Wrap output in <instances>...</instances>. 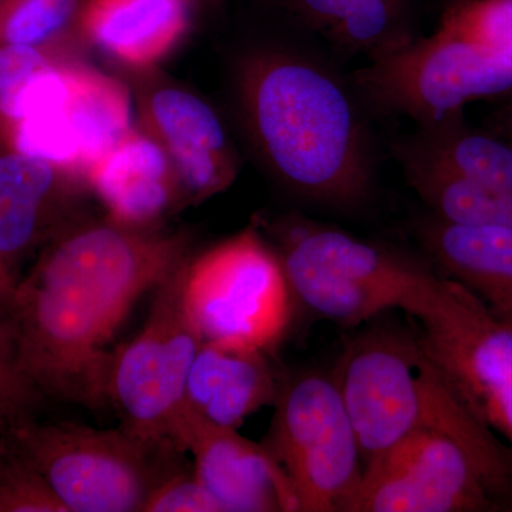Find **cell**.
Segmentation results:
<instances>
[{
  "label": "cell",
  "instance_id": "1",
  "mask_svg": "<svg viewBox=\"0 0 512 512\" xmlns=\"http://www.w3.org/2000/svg\"><path fill=\"white\" fill-rule=\"evenodd\" d=\"M184 232L79 221L46 244L8 303L19 360L42 394L101 409L114 336L185 259Z\"/></svg>",
  "mask_w": 512,
  "mask_h": 512
},
{
  "label": "cell",
  "instance_id": "2",
  "mask_svg": "<svg viewBox=\"0 0 512 512\" xmlns=\"http://www.w3.org/2000/svg\"><path fill=\"white\" fill-rule=\"evenodd\" d=\"M237 94L256 153L288 190L340 210L370 197L369 130L335 73L295 53L255 50L239 60Z\"/></svg>",
  "mask_w": 512,
  "mask_h": 512
},
{
  "label": "cell",
  "instance_id": "3",
  "mask_svg": "<svg viewBox=\"0 0 512 512\" xmlns=\"http://www.w3.org/2000/svg\"><path fill=\"white\" fill-rule=\"evenodd\" d=\"M293 299L342 328L406 308L430 269L402 254L299 217L268 228Z\"/></svg>",
  "mask_w": 512,
  "mask_h": 512
},
{
  "label": "cell",
  "instance_id": "4",
  "mask_svg": "<svg viewBox=\"0 0 512 512\" xmlns=\"http://www.w3.org/2000/svg\"><path fill=\"white\" fill-rule=\"evenodd\" d=\"M8 437L67 512L143 511L151 490L173 470L158 461L174 446H154L123 427L100 430L30 417L10 427Z\"/></svg>",
  "mask_w": 512,
  "mask_h": 512
},
{
  "label": "cell",
  "instance_id": "5",
  "mask_svg": "<svg viewBox=\"0 0 512 512\" xmlns=\"http://www.w3.org/2000/svg\"><path fill=\"white\" fill-rule=\"evenodd\" d=\"M404 313L424 353L471 412L512 450V320L448 278L431 275Z\"/></svg>",
  "mask_w": 512,
  "mask_h": 512
},
{
  "label": "cell",
  "instance_id": "6",
  "mask_svg": "<svg viewBox=\"0 0 512 512\" xmlns=\"http://www.w3.org/2000/svg\"><path fill=\"white\" fill-rule=\"evenodd\" d=\"M184 295L204 342L266 353L284 338L295 301L256 224L188 259Z\"/></svg>",
  "mask_w": 512,
  "mask_h": 512
},
{
  "label": "cell",
  "instance_id": "7",
  "mask_svg": "<svg viewBox=\"0 0 512 512\" xmlns=\"http://www.w3.org/2000/svg\"><path fill=\"white\" fill-rule=\"evenodd\" d=\"M188 259L154 289L143 329L111 357L107 397L120 427L154 446H174L188 376L204 343L185 303Z\"/></svg>",
  "mask_w": 512,
  "mask_h": 512
},
{
  "label": "cell",
  "instance_id": "8",
  "mask_svg": "<svg viewBox=\"0 0 512 512\" xmlns=\"http://www.w3.org/2000/svg\"><path fill=\"white\" fill-rule=\"evenodd\" d=\"M275 407L264 444L291 480L298 512H349L365 464L332 373L282 382Z\"/></svg>",
  "mask_w": 512,
  "mask_h": 512
},
{
  "label": "cell",
  "instance_id": "9",
  "mask_svg": "<svg viewBox=\"0 0 512 512\" xmlns=\"http://www.w3.org/2000/svg\"><path fill=\"white\" fill-rule=\"evenodd\" d=\"M353 79L370 103L423 126L470 101L512 92V63L439 28L370 57Z\"/></svg>",
  "mask_w": 512,
  "mask_h": 512
},
{
  "label": "cell",
  "instance_id": "10",
  "mask_svg": "<svg viewBox=\"0 0 512 512\" xmlns=\"http://www.w3.org/2000/svg\"><path fill=\"white\" fill-rule=\"evenodd\" d=\"M510 498L460 441L420 423L367 464L349 512H507Z\"/></svg>",
  "mask_w": 512,
  "mask_h": 512
},
{
  "label": "cell",
  "instance_id": "11",
  "mask_svg": "<svg viewBox=\"0 0 512 512\" xmlns=\"http://www.w3.org/2000/svg\"><path fill=\"white\" fill-rule=\"evenodd\" d=\"M423 362L417 329L392 323L366 326L340 353L332 376L365 467L419 426Z\"/></svg>",
  "mask_w": 512,
  "mask_h": 512
},
{
  "label": "cell",
  "instance_id": "12",
  "mask_svg": "<svg viewBox=\"0 0 512 512\" xmlns=\"http://www.w3.org/2000/svg\"><path fill=\"white\" fill-rule=\"evenodd\" d=\"M194 457L198 481L227 512L298 511L291 480L264 443L185 410L174 436Z\"/></svg>",
  "mask_w": 512,
  "mask_h": 512
},
{
  "label": "cell",
  "instance_id": "13",
  "mask_svg": "<svg viewBox=\"0 0 512 512\" xmlns=\"http://www.w3.org/2000/svg\"><path fill=\"white\" fill-rule=\"evenodd\" d=\"M144 131L170 157L184 204L201 202L227 190L238 161L220 117L204 100L175 86L141 96Z\"/></svg>",
  "mask_w": 512,
  "mask_h": 512
},
{
  "label": "cell",
  "instance_id": "14",
  "mask_svg": "<svg viewBox=\"0 0 512 512\" xmlns=\"http://www.w3.org/2000/svg\"><path fill=\"white\" fill-rule=\"evenodd\" d=\"M109 220L124 227L157 229L184 204L170 157L147 131L128 130L87 175Z\"/></svg>",
  "mask_w": 512,
  "mask_h": 512
},
{
  "label": "cell",
  "instance_id": "15",
  "mask_svg": "<svg viewBox=\"0 0 512 512\" xmlns=\"http://www.w3.org/2000/svg\"><path fill=\"white\" fill-rule=\"evenodd\" d=\"M192 0H86L82 39L136 70L163 62L187 35Z\"/></svg>",
  "mask_w": 512,
  "mask_h": 512
},
{
  "label": "cell",
  "instance_id": "16",
  "mask_svg": "<svg viewBox=\"0 0 512 512\" xmlns=\"http://www.w3.org/2000/svg\"><path fill=\"white\" fill-rule=\"evenodd\" d=\"M266 355L202 343L188 376L185 410L218 426L239 429L262 407L275 406L282 382Z\"/></svg>",
  "mask_w": 512,
  "mask_h": 512
},
{
  "label": "cell",
  "instance_id": "17",
  "mask_svg": "<svg viewBox=\"0 0 512 512\" xmlns=\"http://www.w3.org/2000/svg\"><path fill=\"white\" fill-rule=\"evenodd\" d=\"M416 232L448 279L512 320V228L453 224L433 215Z\"/></svg>",
  "mask_w": 512,
  "mask_h": 512
},
{
  "label": "cell",
  "instance_id": "18",
  "mask_svg": "<svg viewBox=\"0 0 512 512\" xmlns=\"http://www.w3.org/2000/svg\"><path fill=\"white\" fill-rule=\"evenodd\" d=\"M286 5L330 42L370 57L413 39L407 0H285Z\"/></svg>",
  "mask_w": 512,
  "mask_h": 512
},
{
  "label": "cell",
  "instance_id": "19",
  "mask_svg": "<svg viewBox=\"0 0 512 512\" xmlns=\"http://www.w3.org/2000/svg\"><path fill=\"white\" fill-rule=\"evenodd\" d=\"M397 151L410 187L433 215L453 224L512 228V191L458 177L407 143Z\"/></svg>",
  "mask_w": 512,
  "mask_h": 512
},
{
  "label": "cell",
  "instance_id": "20",
  "mask_svg": "<svg viewBox=\"0 0 512 512\" xmlns=\"http://www.w3.org/2000/svg\"><path fill=\"white\" fill-rule=\"evenodd\" d=\"M407 144L458 177L512 191V144L468 127L463 110L423 124Z\"/></svg>",
  "mask_w": 512,
  "mask_h": 512
},
{
  "label": "cell",
  "instance_id": "21",
  "mask_svg": "<svg viewBox=\"0 0 512 512\" xmlns=\"http://www.w3.org/2000/svg\"><path fill=\"white\" fill-rule=\"evenodd\" d=\"M69 93L64 109L82 143L87 175L104 154L131 130V104L126 87L107 74L69 60Z\"/></svg>",
  "mask_w": 512,
  "mask_h": 512
},
{
  "label": "cell",
  "instance_id": "22",
  "mask_svg": "<svg viewBox=\"0 0 512 512\" xmlns=\"http://www.w3.org/2000/svg\"><path fill=\"white\" fill-rule=\"evenodd\" d=\"M86 0H3L0 46L22 45L69 57L80 36L79 18Z\"/></svg>",
  "mask_w": 512,
  "mask_h": 512
},
{
  "label": "cell",
  "instance_id": "23",
  "mask_svg": "<svg viewBox=\"0 0 512 512\" xmlns=\"http://www.w3.org/2000/svg\"><path fill=\"white\" fill-rule=\"evenodd\" d=\"M82 181L42 158L0 151V198L77 211Z\"/></svg>",
  "mask_w": 512,
  "mask_h": 512
},
{
  "label": "cell",
  "instance_id": "24",
  "mask_svg": "<svg viewBox=\"0 0 512 512\" xmlns=\"http://www.w3.org/2000/svg\"><path fill=\"white\" fill-rule=\"evenodd\" d=\"M79 221L77 211L0 198V265L19 279L23 259Z\"/></svg>",
  "mask_w": 512,
  "mask_h": 512
},
{
  "label": "cell",
  "instance_id": "25",
  "mask_svg": "<svg viewBox=\"0 0 512 512\" xmlns=\"http://www.w3.org/2000/svg\"><path fill=\"white\" fill-rule=\"evenodd\" d=\"M440 29L512 63V0H460L444 13Z\"/></svg>",
  "mask_w": 512,
  "mask_h": 512
},
{
  "label": "cell",
  "instance_id": "26",
  "mask_svg": "<svg viewBox=\"0 0 512 512\" xmlns=\"http://www.w3.org/2000/svg\"><path fill=\"white\" fill-rule=\"evenodd\" d=\"M0 512H67L42 476L10 443L0 444Z\"/></svg>",
  "mask_w": 512,
  "mask_h": 512
},
{
  "label": "cell",
  "instance_id": "27",
  "mask_svg": "<svg viewBox=\"0 0 512 512\" xmlns=\"http://www.w3.org/2000/svg\"><path fill=\"white\" fill-rule=\"evenodd\" d=\"M42 396L23 372L9 308L0 303V424L9 430L30 419Z\"/></svg>",
  "mask_w": 512,
  "mask_h": 512
},
{
  "label": "cell",
  "instance_id": "28",
  "mask_svg": "<svg viewBox=\"0 0 512 512\" xmlns=\"http://www.w3.org/2000/svg\"><path fill=\"white\" fill-rule=\"evenodd\" d=\"M143 512H225L220 501L198 481L194 471L171 470L151 490Z\"/></svg>",
  "mask_w": 512,
  "mask_h": 512
},
{
  "label": "cell",
  "instance_id": "29",
  "mask_svg": "<svg viewBox=\"0 0 512 512\" xmlns=\"http://www.w3.org/2000/svg\"><path fill=\"white\" fill-rule=\"evenodd\" d=\"M70 57L32 46H0V104L30 77Z\"/></svg>",
  "mask_w": 512,
  "mask_h": 512
},
{
  "label": "cell",
  "instance_id": "30",
  "mask_svg": "<svg viewBox=\"0 0 512 512\" xmlns=\"http://www.w3.org/2000/svg\"><path fill=\"white\" fill-rule=\"evenodd\" d=\"M18 282L19 279H16L15 276L0 265V303L8 305Z\"/></svg>",
  "mask_w": 512,
  "mask_h": 512
},
{
  "label": "cell",
  "instance_id": "31",
  "mask_svg": "<svg viewBox=\"0 0 512 512\" xmlns=\"http://www.w3.org/2000/svg\"><path fill=\"white\" fill-rule=\"evenodd\" d=\"M505 128H507L508 141L512 144V103L505 116Z\"/></svg>",
  "mask_w": 512,
  "mask_h": 512
},
{
  "label": "cell",
  "instance_id": "32",
  "mask_svg": "<svg viewBox=\"0 0 512 512\" xmlns=\"http://www.w3.org/2000/svg\"><path fill=\"white\" fill-rule=\"evenodd\" d=\"M6 433H8V429L0 424V444H2V441L5 440Z\"/></svg>",
  "mask_w": 512,
  "mask_h": 512
},
{
  "label": "cell",
  "instance_id": "33",
  "mask_svg": "<svg viewBox=\"0 0 512 512\" xmlns=\"http://www.w3.org/2000/svg\"><path fill=\"white\" fill-rule=\"evenodd\" d=\"M0 146H3L2 133H0Z\"/></svg>",
  "mask_w": 512,
  "mask_h": 512
},
{
  "label": "cell",
  "instance_id": "34",
  "mask_svg": "<svg viewBox=\"0 0 512 512\" xmlns=\"http://www.w3.org/2000/svg\"><path fill=\"white\" fill-rule=\"evenodd\" d=\"M3 0H0V6H2Z\"/></svg>",
  "mask_w": 512,
  "mask_h": 512
}]
</instances>
